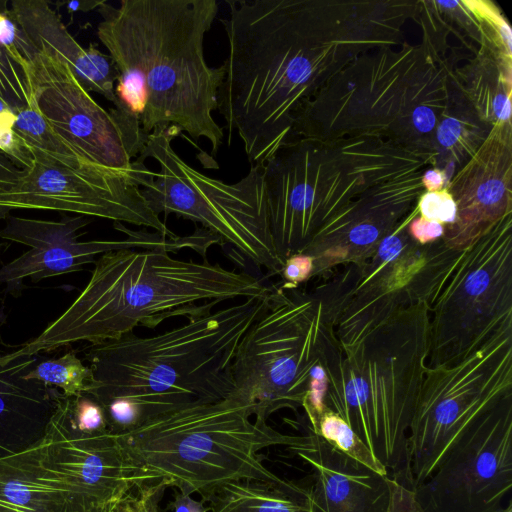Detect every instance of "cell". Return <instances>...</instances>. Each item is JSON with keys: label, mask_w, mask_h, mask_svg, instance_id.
<instances>
[{"label": "cell", "mask_w": 512, "mask_h": 512, "mask_svg": "<svg viewBox=\"0 0 512 512\" xmlns=\"http://www.w3.org/2000/svg\"><path fill=\"white\" fill-rule=\"evenodd\" d=\"M97 35L118 71L109 111L140 154L150 134L176 126L205 138L215 154L224 131L212 113L225 67H211L204 39L217 16L216 0L104 1Z\"/></svg>", "instance_id": "6da1fadb"}, {"label": "cell", "mask_w": 512, "mask_h": 512, "mask_svg": "<svg viewBox=\"0 0 512 512\" xmlns=\"http://www.w3.org/2000/svg\"><path fill=\"white\" fill-rule=\"evenodd\" d=\"M229 52L218 91L225 128L251 165L292 141L294 119L339 64L351 39L324 33V6L308 0H226ZM345 53V52H344Z\"/></svg>", "instance_id": "7a4b0ae2"}, {"label": "cell", "mask_w": 512, "mask_h": 512, "mask_svg": "<svg viewBox=\"0 0 512 512\" xmlns=\"http://www.w3.org/2000/svg\"><path fill=\"white\" fill-rule=\"evenodd\" d=\"M162 249L125 248L102 254L72 304L21 349L34 356L79 341L116 340L138 326L207 313L232 299L267 296L271 288L247 272L218 263L175 259Z\"/></svg>", "instance_id": "3957f363"}, {"label": "cell", "mask_w": 512, "mask_h": 512, "mask_svg": "<svg viewBox=\"0 0 512 512\" xmlns=\"http://www.w3.org/2000/svg\"><path fill=\"white\" fill-rule=\"evenodd\" d=\"M408 294V293H407ZM425 304L409 294L388 301L363 324L340 334L345 358L327 370L325 406L343 418L391 479L407 484V436L429 350Z\"/></svg>", "instance_id": "277c9868"}, {"label": "cell", "mask_w": 512, "mask_h": 512, "mask_svg": "<svg viewBox=\"0 0 512 512\" xmlns=\"http://www.w3.org/2000/svg\"><path fill=\"white\" fill-rule=\"evenodd\" d=\"M270 294L188 317L154 336L130 332L91 345L85 359L95 384L87 393L99 403L132 399L148 419L194 400L227 397L234 388L231 365L239 344L267 307Z\"/></svg>", "instance_id": "5b68a950"}, {"label": "cell", "mask_w": 512, "mask_h": 512, "mask_svg": "<svg viewBox=\"0 0 512 512\" xmlns=\"http://www.w3.org/2000/svg\"><path fill=\"white\" fill-rule=\"evenodd\" d=\"M251 416L254 407L231 395L194 400L118 437L143 484L161 481L182 494L204 497L230 481H282L264 466L260 450L279 445L293 449L309 441V435L283 434Z\"/></svg>", "instance_id": "8992f818"}, {"label": "cell", "mask_w": 512, "mask_h": 512, "mask_svg": "<svg viewBox=\"0 0 512 512\" xmlns=\"http://www.w3.org/2000/svg\"><path fill=\"white\" fill-rule=\"evenodd\" d=\"M511 215L469 247L429 258L408 294L431 311L429 367L459 364L495 337L511 334Z\"/></svg>", "instance_id": "52a82bcc"}, {"label": "cell", "mask_w": 512, "mask_h": 512, "mask_svg": "<svg viewBox=\"0 0 512 512\" xmlns=\"http://www.w3.org/2000/svg\"><path fill=\"white\" fill-rule=\"evenodd\" d=\"M176 126L157 130L136 160L130 176L156 214L174 213L234 246L258 266L280 274L270 232L263 166L251 165L240 181L228 184L187 164L173 149Z\"/></svg>", "instance_id": "ba28073f"}, {"label": "cell", "mask_w": 512, "mask_h": 512, "mask_svg": "<svg viewBox=\"0 0 512 512\" xmlns=\"http://www.w3.org/2000/svg\"><path fill=\"white\" fill-rule=\"evenodd\" d=\"M322 303L294 289L271 288L267 307L243 337L231 365V396L267 421L302 406L309 372L323 350Z\"/></svg>", "instance_id": "9c48e42d"}, {"label": "cell", "mask_w": 512, "mask_h": 512, "mask_svg": "<svg viewBox=\"0 0 512 512\" xmlns=\"http://www.w3.org/2000/svg\"><path fill=\"white\" fill-rule=\"evenodd\" d=\"M509 397L511 334L495 337L452 367H426L408 429L407 487L425 482L457 440Z\"/></svg>", "instance_id": "30bf717a"}, {"label": "cell", "mask_w": 512, "mask_h": 512, "mask_svg": "<svg viewBox=\"0 0 512 512\" xmlns=\"http://www.w3.org/2000/svg\"><path fill=\"white\" fill-rule=\"evenodd\" d=\"M324 142L297 138L282 146L263 166L270 232L283 263L304 253L346 221L362 195L363 179L355 166L340 158L326 159Z\"/></svg>", "instance_id": "8fae6325"}, {"label": "cell", "mask_w": 512, "mask_h": 512, "mask_svg": "<svg viewBox=\"0 0 512 512\" xmlns=\"http://www.w3.org/2000/svg\"><path fill=\"white\" fill-rule=\"evenodd\" d=\"M28 148L33 158L30 167L0 187V219L12 209L55 210L176 236L150 209L130 176V168L121 171L83 158H62Z\"/></svg>", "instance_id": "7c38bea8"}, {"label": "cell", "mask_w": 512, "mask_h": 512, "mask_svg": "<svg viewBox=\"0 0 512 512\" xmlns=\"http://www.w3.org/2000/svg\"><path fill=\"white\" fill-rule=\"evenodd\" d=\"M512 488V397L485 413L413 491L425 512H499Z\"/></svg>", "instance_id": "4fadbf2b"}, {"label": "cell", "mask_w": 512, "mask_h": 512, "mask_svg": "<svg viewBox=\"0 0 512 512\" xmlns=\"http://www.w3.org/2000/svg\"><path fill=\"white\" fill-rule=\"evenodd\" d=\"M0 237L31 247L26 253L0 268V282L16 286L24 278L34 282L79 271L95 262L96 255L109 251L140 248L176 252L192 249L202 256L217 243L216 236L197 228L188 236L167 237L158 232L132 230L120 222L114 227L127 234L121 240L77 241V231L90 221L82 215L62 217L60 221L39 220L8 215Z\"/></svg>", "instance_id": "5bb4252c"}, {"label": "cell", "mask_w": 512, "mask_h": 512, "mask_svg": "<svg viewBox=\"0 0 512 512\" xmlns=\"http://www.w3.org/2000/svg\"><path fill=\"white\" fill-rule=\"evenodd\" d=\"M29 42L34 98L54 132L84 159L128 171L137 155L116 118L93 99L59 53L41 42Z\"/></svg>", "instance_id": "9a60e30c"}, {"label": "cell", "mask_w": 512, "mask_h": 512, "mask_svg": "<svg viewBox=\"0 0 512 512\" xmlns=\"http://www.w3.org/2000/svg\"><path fill=\"white\" fill-rule=\"evenodd\" d=\"M42 456L68 487L75 512H108L143 484L118 434L110 429L80 432L73 420L70 397L60 392L42 437Z\"/></svg>", "instance_id": "2e32d148"}, {"label": "cell", "mask_w": 512, "mask_h": 512, "mask_svg": "<svg viewBox=\"0 0 512 512\" xmlns=\"http://www.w3.org/2000/svg\"><path fill=\"white\" fill-rule=\"evenodd\" d=\"M511 125L493 126L470 161L454 177L450 194L456 220L444 230L448 249L462 250L511 215Z\"/></svg>", "instance_id": "e0dca14e"}, {"label": "cell", "mask_w": 512, "mask_h": 512, "mask_svg": "<svg viewBox=\"0 0 512 512\" xmlns=\"http://www.w3.org/2000/svg\"><path fill=\"white\" fill-rule=\"evenodd\" d=\"M291 449L313 472L311 492L319 512H387L390 476L380 475L311 432Z\"/></svg>", "instance_id": "ac0fdd59"}, {"label": "cell", "mask_w": 512, "mask_h": 512, "mask_svg": "<svg viewBox=\"0 0 512 512\" xmlns=\"http://www.w3.org/2000/svg\"><path fill=\"white\" fill-rule=\"evenodd\" d=\"M36 363L21 348L0 355V458L37 443L55 410L59 391L26 378Z\"/></svg>", "instance_id": "d6986e66"}, {"label": "cell", "mask_w": 512, "mask_h": 512, "mask_svg": "<svg viewBox=\"0 0 512 512\" xmlns=\"http://www.w3.org/2000/svg\"><path fill=\"white\" fill-rule=\"evenodd\" d=\"M9 11L28 41L41 42L59 53L89 93H98L113 105L116 103L118 71L113 60L92 43L88 48L82 47L47 1L14 0Z\"/></svg>", "instance_id": "ffe728a7"}, {"label": "cell", "mask_w": 512, "mask_h": 512, "mask_svg": "<svg viewBox=\"0 0 512 512\" xmlns=\"http://www.w3.org/2000/svg\"><path fill=\"white\" fill-rule=\"evenodd\" d=\"M0 512H75L68 487L42 456V438L0 458Z\"/></svg>", "instance_id": "44dd1931"}, {"label": "cell", "mask_w": 512, "mask_h": 512, "mask_svg": "<svg viewBox=\"0 0 512 512\" xmlns=\"http://www.w3.org/2000/svg\"><path fill=\"white\" fill-rule=\"evenodd\" d=\"M201 501L208 502L212 512H319L311 488L286 479L230 481Z\"/></svg>", "instance_id": "7402d4cb"}, {"label": "cell", "mask_w": 512, "mask_h": 512, "mask_svg": "<svg viewBox=\"0 0 512 512\" xmlns=\"http://www.w3.org/2000/svg\"><path fill=\"white\" fill-rule=\"evenodd\" d=\"M26 378L61 388L68 397L87 393L95 384L92 369L82 363L75 351L36 363Z\"/></svg>", "instance_id": "603a6c76"}, {"label": "cell", "mask_w": 512, "mask_h": 512, "mask_svg": "<svg viewBox=\"0 0 512 512\" xmlns=\"http://www.w3.org/2000/svg\"><path fill=\"white\" fill-rule=\"evenodd\" d=\"M312 432L372 471L389 476L387 468L374 456L349 424L330 409L324 408L323 413L312 425Z\"/></svg>", "instance_id": "cb8c5ba5"}, {"label": "cell", "mask_w": 512, "mask_h": 512, "mask_svg": "<svg viewBox=\"0 0 512 512\" xmlns=\"http://www.w3.org/2000/svg\"><path fill=\"white\" fill-rule=\"evenodd\" d=\"M13 130L29 147L57 157L83 158L54 132L40 113L34 97L29 106L16 112Z\"/></svg>", "instance_id": "d4e9b609"}, {"label": "cell", "mask_w": 512, "mask_h": 512, "mask_svg": "<svg viewBox=\"0 0 512 512\" xmlns=\"http://www.w3.org/2000/svg\"><path fill=\"white\" fill-rule=\"evenodd\" d=\"M33 97L27 58L21 64L0 46V98L17 112L29 106Z\"/></svg>", "instance_id": "484cf974"}, {"label": "cell", "mask_w": 512, "mask_h": 512, "mask_svg": "<svg viewBox=\"0 0 512 512\" xmlns=\"http://www.w3.org/2000/svg\"><path fill=\"white\" fill-rule=\"evenodd\" d=\"M429 261L425 248L407 249L383 272L382 276L368 286L389 296L410 285L426 267Z\"/></svg>", "instance_id": "4316f807"}, {"label": "cell", "mask_w": 512, "mask_h": 512, "mask_svg": "<svg viewBox=\"0 0 512 512\" xmlns=\"http://www.w3.org/2000/svg\"><path fill=\"white\" fill-rule=\"evenodd\" d=\"M71 410L77 429L85 434L108 430V422L101 404L90 394L70 397Z\"/></svg>", "instance_id": "83f0119b"}, {"label": "cell", "mask_w": 512, "mask_h": 512, "mask_svg": "<svg viewBox=\"0 0 512 512\" xmlns=\"http://www.w3.org/2000/svg\"><path fill=\"white\" fill-rule=\"evenodd\" d=\"M418 209L421 217L442 225H451L456 220V203L447 189L424 193L419 200Z\"/></svg>", "instance_id": "f1b7e54d"}, {"label": "cell", "mask_w": 512, "mask_h": 512, "mask_svg": "<svg viewBox=\"0 0 512 512\" xmlns=\"http://www.w3.org/2000/svg\"><path fill=\"white\" fill-rule=\"evenodd\" d=\"M15 119L16 113L0 115V152L20 168L27 169L33 158L28 146L13 130Z\"/></svg>", "instance_id": "f546056e"}, {"label": "cell", "mask_w": 512, "mask_h": 512, "mask_svg": "<svg viewBox=\"0 0 512 512\" xmlns=\"http://www.w3.org/2000/svg\"><path fill=\"white\" fill-rule=\"evenodd\" d=\"M0 46L10 53H20L25 58L32 50V45L13 20L7 2H0Z\"/></svg>", "instance_id": "4dcf8cb0"}, {"label": "cell", "mask_w": 512, "mask_h": 512, "mask_svg": "<svg viewBox=\"0 0 512 512\" xmlns=\"http://www.w3.org/2000/svg\"><path fill=\"white\" fill-rule=\"evenodd\" d=\"M314 270V260L310 255L298 253L289 256L283 262L280 275L285 280L284 288L294 289L308 279Z\"/></svg>", "instance_id": "1f68e13d"}, {"label": "cell", "mask_w": 512, "mask_h": 512, "mask_svg": "<svg viewBox=\"0 0 512 512\" xmlns=\"http://www.w3.org/2000/svg\"><path fill=\"white\" fill-rule=\"evenodd\" d=\"M390 501L387 512H425L415 498L414 491L390 478ZM499 512H512L509 501Z\"/></svg>", "instance_id": "d6a6232c"}, {"label": "cell", "mask_w": 512, "mask_h": 512, "mask_svg": "<svg viewBox=\"0 0 512 512\" xmlns=\"http://www.w3.org/2000/svg\"><path fill=\"white\" fill-rule=\"evenodd\" d=\"M408 234L418 243L427 244L442 237L444 227L438 222L427 220L420 216L413 218V220L408 223Z\"/></svg>", "instance_id": "836d02e7"}, {"label": "cell", "mask_w": 512, "mask_h": 512, "mask_svg": "<svg viewBox=\"0 0 512 512\" xmlns=\"http://www.w3.org/2000/svg\"><path fill=\"white\" fill-rule=\"evenodd\" d=\"M166 488L161 481L145 483L137 487L139 512H160L159 502Z\"/></svg>", "instance_id": "e575fe53"}, {"label": "cell", "mask_w": 512, "mask_h": 512, "mask_svg": "<svg viewBox=\"0 0 512 512\" xmlns=\"http://www.w3.org/2000/svg\"><path fill=\"white\" fill-rule=\"evenodd\" d=\"M174 512H208L209 506H204L203 501H196L190 495L182 494L174 490V500L168 505Z\"/></svg>", "instance_id": "d590c367"}, {"label": "cell", "mask_w": 512, "mask_h": 512, "mask_svg": "<svg viewBox=\"0 0 512 512\" xmlns=\"http://www.w3.org/2000/svg\"><path fill=\"white\" fill-rule=\"evenodd\" d=\"M22 171L23 169H18L17 165L7 155L0 152V187H6Z\"/></svg>", "instance_id": "8d00e7d4"}, {"label": "cell", "mask_w": 512, "mask_h": 512, "mask_svg": "<svg viewBox=\"0 0 512 512\" xmlns=\"http://www.w3.org/2000/svg\"><path fill=\"white\" fill-rule=\"evenodd\" d=\"M108 512H139V495L133 490L116 502Z\"/></svg>", "instance_id": "74e56055"}, {"label": "cell", "mask_w": 512, "mask_h": 512, "mask_svg": "<svg viewBox=\"0 0 512 512\" xmlns=\"http://www.w3.org/2000/svg\"><path fill=\"white\" fill-rule=\"evenodd\" d=\"M421 182L427 192L441 190L444 182V174L439 168L427 170L423 174Z\"/></svg>", "instance_id": "f35d334b"}, {"label": "cell", "mask_w": 512, "mask_h": 512, "mask_svg": "<svg viewBox=\"0 0 512 512\" xmlns=\"http://www.w3.org/2000/svg\"><path fill=\"white\" fill-rule=\"evenodd\" d=\"M105 0H83V1H70L64 3L66 9L70 12L77 11H90L93 9H97Z\"/></svg>", "instance_id": "ab89813d"}, {"label": "cell", "mask_w": 512, "mask_h": 512, "mask_svg": "<svg viewBox=\"0 0 512 512\" xmlns=\"http://www.w3.org/2000/svg\"><path fill=\"white\" fill-rule=\"evenodd\" d=\"M10 113H16L11 109L1 98H0V115H6Z\"/></svg>", "instance_id": "60d3db41"}]
</instances>
